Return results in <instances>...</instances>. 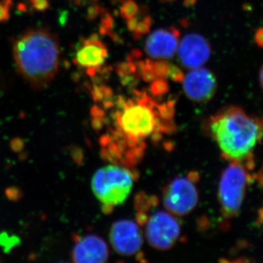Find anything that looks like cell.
I'll list each match as a JSON object with an SVG mask.
<instances>
[{
	"label": "cell",
	"mask_w": 263,
	"mask_h": 263,
	"mask_svg": "<svg viewBox=\"0 0 263 263\" xmlns=\"http://www.w3.org/2000/svg\"><path fill=\"white\" fill-rule=\"evenodd\" d=\"M29 4L32 8L39 12L46 11L50 6L48 0H29Z\"/></svg>",
	"instance_id": "obj_20"
},
{
	"label": "cell",
	"mask_w": 263,
	"mask_h": 263,
	"mask_svg": "<svg viewBox=\"0 0 263 263\" xmlns=\"http://www.w3.org/2000/svg\"><path fill=\"white\" fill-rule=\"evenodd\" d=\"M126 22L128 29L133 33L135 37H140L146 34L149 32L152 24L151 17L148 15L140 17L139 14Z\"/></svg>",
	"instance_id": "obj_14"
},
{
	"label": "cell",
	"mask_w": 263,
	"mask_h": 263,
	"mask_svg": "<svg viewBox=\"0 0 263 263\" xmlns=\"http://www.w3.org/2000/svg\"><path fill=\"white\" fill-rule=\"evenodd\" d=\"M151 93L155 96H161L165 94L168 90V84L164 79H157L151 84Z\"/></svg>",
	"instance_id": "obj_16"
},
{
	"label": "cell",
	"mask_w": 263,
	"mask_h": 263,
	"mask_svg": "<svg viewBox=\"0 0 263 263\" xmlns=\"http://www.w3.org/2000/svg\"><path fill=\"white\" fill-rule=\"evenodd\" d=\"M108 51L105 43L96 34L83 38L76 48L74 62L94 76L105 63Z\"/></svg>",
	"instance_id": "obj_9"
},
{
	"label": "cell",
	"mask_w": 263,
	"mask_h": 263,
	"mask_svg": "<svg viewBox=\"0 0 263 263\" xmlns=\"http://www.w3.org/2000/svg\"><path fill=\"white\" fill-rule=\"evenodd\" d=\"M242 164L230 162L221 174L218 189V199L221 213L226 219L238 216L245 200L247 188L254 176Z\"/></svg>",
	"instance_id": "obj_5"
},
{
	"label": "cell",
	"mask_w": 263,
	"mask_h": 263,
	"mask_svg": "<svg viewBox=\"0 0 263 263\" xmlns=\"http://www.w3.org/2000/svg\"><path fill=\"white\" fill-rule=\"evenodd\" d=\"M71 255L75 262H105L109 257V249L103 238L88 235L77 240Z\"/></svg>",
	"instance_id": "obj_13"
},
{
	"label": "cell",
	"mask_w": 263,
	"mask_h": 263,
	"mask_svg": "<svg viewBox=\"0 0 263 263\" xmlns=\"http://www.w3.org/2000/svg\"><path fill=\"white\" fill-rule=\"evenodd\" d=\"M183 88L185 95L192 101L206 103L212 100L217 89L216 76L207 69H193L184 76Z\"/></svg>",
	"instance_id": "obj_10"
},
{
	"label": "cell",
	"mask_w": 263,
	"mask_h": 263,
	"mask_svg": "<svg viewBox=\"0 0 263 263\" xmlns=\"http://www.w3.org/2000/svg\"><path fill=\"white\" fill-rule=\"evenodd\" d=\"M110 241L118 254L123 256L136 255L141 251L143 238L138 224L131 220H119L110 228Z\"/></svg>",
	"instance_id": "obj_8"
},
{
	"label": "cell",
	"mask_w": 263,
	"mask_h": 263,
	"mask_svg": "<svg viewBox=\"0 0 263 263\" xmlns=\"http://www.w3.org/2000/svg\"><path fill=\"white\" fill-rule=\"evenodd\" d=\"M164 3H169V2L175 1V0H162Z\"/></svg>",
	"instance_id": "obj_25"
},
{
	"label": "cell",
	"mask_w": 263,
	"mask_h": 263,
	"mask_svg": "<svg viewBox=\"0 0 263 263\" xmlns=\"http://www.w3.org/2000/svg\"><path fill=\"white\" fill-rule=\"evenodd\" d=\"M180 33L176 28L160 29L147 38L145 50L155 60L172 58L179 47Z\"/></svg>",
	"instance_id": "obj_12"
},
{
	"label": "cell",
	"mask_w": 263,
	"mask_h": 263,
	"mask_svg": "<svg viewBox=\"0 0 263 263\" xmlns=\"http://www.w3.org/2000/svg\"><path fill=\"white\" fill-rule=\"evenodd\" d=\"M139 7L134 0H123L120 8L121 15L126 22L139 14Z\"/></svg>",
	"instance_id": "obj_15"
},
{
	"label": "cell",
	"mask_w": 263,
	"mask_h": 263,
	"mask_svg": "<svg viewBox=\"0 0 263 263\" xmlns=\"http://www.w3.org/2000/svg\"><path fill=\"white\" fill-rule=\"evenodd\" d=\"M256 43L260 47H263V28L257 29L254 36Z\"/></svg>",
	"instance_id": "obj_22"
},
{
	"label": "cell",
	"mask_w": 263,
	"mask_h": 263,
	"mask_svg": "<svg viewBox=\"0 0 263 263\" xmlns=\"http://www.w3.org/2000/svg\"><path fill=\"white\" fill-rule=\"evenodd\" d=\"M6 195L10 200H17L20 198L22 194L19 192L18 189L12 187L7 190Z\"/></svg>",
	"instance_id": "obj_21"
},
{
	"label": "cell",
	"mask_w": 263,
	"mask_h": 263,
	"mask_svg": "<svg viewBox=\"0 0 263 263\" xmlns=\"http://www.w3.org/2000/svg\"><path fill=\"white\" fill-rule=\"evenodd\" d=\"M259 83L261 88L263 89V64L259 71Z\"/></svg>",
	"instance_id": "obj_24"
},
{
	"label": "cell",
	"mask_w": 263,
	"mask_h": 263,
	"mask_svg": "<svg viewBox=\"0 0 263 263\" xmlns=\"http://www.w3.org/2000/svg\"><path fill=\"white\" fill-rule=\"evenodd\" d=\"M134 175L121 164H108L95 172L91 189L105 214L122 205L131 193Z\"/></svg>",
	"instance_id": "obj_4"
},
{
	"label": "cell",
	"mask_w": 263,
	"mask_h": 263,
	"mask_svg": "<svg viewBox=\"0 0 263 263\" xmlns=\"http://www.w3.org/2000/svg\"><path fill=\"white\" fill-rule=\"evenodd\" d=\"M209 128L223 158L253 171L254 149L263 139V117L226 107L211 117Z\"/></svg>",
	"instance_id": "obj_2"
},
{
	"label": "cell",
	"mask_w": 263,
	"mask_h": 263,
	"mask_svg": "<svg viewBox=\"0 0 263 263\" xmlns=\"http://www.w3.org/2000/svg\"><path fill=\"white\" fill-rule=\"evenodd\" d=\"M167 77L171 80L174 81V82L179 83L182 82L184 76H183V72H181L179 67L171 65H170L168 76Z\"/></svg>",
	"instance_id": "obj_19"
},
{
	"label": "cell",
	"mask_w": 263,
	"mask_h": 263,
	"mask_svg": "<svg viewBox=\"0 0 263 263\" xmlns=\"http://www.w3.org/2000/svg\"><path fill=\"white\" fill-rule=\"evenodd\" d=\"M18 239L16 236H9L7 233L0 234V246L8 252L18 243Z\"/></svg>",
	"instance_id": "obj_18"
},
{
	"label": "cell",
	"mask_w": 263,
	"mask_h": 263,
	"mask_svg": "<svg viewBox=\"0 0 263 263\" xmlns=\"http://www.w3.org/2000/svg\"><path fill=\"white\" fill-rule=\"evenodd\" d=\"M13 52L18 73L34 89L46 87L58 73L60 43L48 29L26 31L15 40Z\"/></svg>",
	"instance_id": "obj_3"
},
{
	"label": "cell",
	"mask_w": 263,
	"mask_h": 263,
	"mask_svg": "<svg viewBox=\"0 0 263 263\" xmlns=\"http://www.w3.org/2000/svg\"><path fill=\"white\" fill-rule=\"evenodd\" d=\"M178 53L183 67L196 69L209 61L212 49L205 37L196 33H190L183 37L178 47Z\"/></svg>",
	"instance_id": "obj_11"
},
{
	"label": "cell",
	"mask_w": 263,
	"mask_h": 263,
	"mask_svg": "<svg viewBox=\"0 0 263 263\" xmlns=\"http://www.w3.org/2000/svg\"><path fill=\"white\" fill-rule=\"evenodd\" d=\"M145 221L146 239L152 247L164 251L176 245L181 235V227L173 214L160 211L140 221Z\"/></svg>",
	"instance_id": "obj_7"
},
{
	"label": "cell",
	"mask_w": 263,
	"mask_h": 263,
	"mask_svg": "<svg viewBox=\"0 0 263 263\" xmlns=\"http://www.w3.org/2000/svg\"><path fill=\"white\" fill-rule=\"evenodd\" d=\"M12 5V0H0V22L9 20Z\"/></svg>",
	"instance_id": "obj_17"
},
{
	"label": "cell",
	"mask_w": 263,
	"mask_h": 263,
	"mask_svg": "<svg viewBox=\"0 0 263 263\" xmlns=\"http://www.w3.org/2000/svg\"><path fill=\"white\" fill-rule=\"evenodd\" d=\"M12 148L13 150L19 151L22 148L23 143L21 140H13L11 143Z\"/></svg>",
	"instance_id": "obj_23"
},
{
	"label": "cell",
	"mask_w": 263,
	"mask_h": 263,
	"mask_svg": "<svg viewBox=\"0 0 263 263\" xmlns=\"http://www.w3.org/2000/svg\"><path fill=\"white\" fill-rule=\"evenodd\" d=\"M197 178L198 175L190 173L188 176L175 178L167 183L162 194V201L170 214L183 216L195 209L199 200Z\"/></svg>",
	"instance_id": "obj_6"
},
{
	"label": "cell",
	"mask_w": 263,
	"mask_h": 263,
	"mask_svg": "<svg viewBox=\"0 0 263 263\" xmlns=\"http://www.w3.org/2000/svg\"><path fill=\"white\" fill-rule=\"evenodd\" d=\"M111 129L103 137L105 157L122 163L139 159L148 140L158 138L170 129L174 114L172 101L158 103L146 91H136L132 98L119 96L110 100Z\"/></svg>",
	"instance_id": "obj_1"
}]
</instances>
